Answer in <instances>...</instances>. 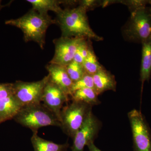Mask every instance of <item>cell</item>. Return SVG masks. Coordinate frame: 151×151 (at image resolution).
<instances>
[{"label": "cell", "instance_id": "cell-1", "mask_svg": "<svg viewBox=\"0 0 151 151\" xmlns=\"http://www.w3.org/2000/svg\"><path fill=\"white\" fill-rule=\"evenodd\" d=\"M86 11L80 6L73 8L63 9L57 14L56 24L60 27L61 37H81L96 41L103 40L89 26Z\"/></svg>", "mask_w": 151, "mask_h": 151}, {"label": "cell", "instance_id": "cell-2", "mask_svg": "<svg viewBox=\"0 0 151 151\" xmlns=\"http://www.w3.org/2000/svg\"><path fill=\"white\" fill-rule=\"evenodd\" d=\"M5 24L18 28L23 33L25 42H35L43 49L47 30L51 25L56 24V22L48 14H40L32 9L19 18L6 21Z\"/></svg>", "mask_w": 151, "mask_h": 151}, {"label": "cell", "instance_id": "cell-3", "mask_svg": "<svg viewBox=\"0 0 151 151\" xmlns=\"http://www.w3.org/2000/svg\"><path fill=\"white\" fill-rule=\"evenodd\" d=\"M14 119L33 132H37L42 127L60 126L56 116L41 103L22 106Z\"/></svg>", "mask_w": 151, "mask_h": 151}, {"label": "cell", "instance_id": "cell-4", "mask_svg": "<svg viewBox=\"0 0 151 151\" xmlns=\"http://www.w3.org/2000/svg\"><path fill=\"white\" fill-rule=\"evenodd\" d=\"M131 13L127 23L122 28L124 39L142 43L151 36V8L143 6Z\"/></svg>", "mask_w": 151, "mask_h": 151}, {"label": "cell", "instance_id": "cell-5", "mask_svg": "<svg viewBox=\"0 0 151 151\" xmlns=\"http://www.w3.org/2000/svg\"><path fill=\"white\" fill-rule=\"evenodd\" d=\"M92 106L84 103L72 101L62 108L60 116V127L68 137L72 138L91 112Z\"/></svg>", "mask_w": 151, "mask_h": 151}, {"label": "cell", "instance_id": "cell-6", "mask_svg": "<svg viewBox=\"0 0 151 151\" xmlns=\"http://www.w3.org/2000/svg\"><path fill=\"white\" fill-rule=\"evenodd\" d=\"M49 78L48 75L38 81H17L12 84V95L22 107L41 103L45 87Z\"/></svg>", "mask_w": 151, "mask_h": 151}, {"label": "cell", "instance_id": "cell-7", "mask_svg": "<svg viewBox=\"0 0 151 151\" xmlns=\"http://www.w3.org/2000/svg\"><path fill=\"white\" fill-rule=\"evenodd\" d=\"M133 136L134 151H151V131L145 118L136 109L128 113Z\"/></svg>", "mask_w": 151, "mask_h": 151}, {"label": "cell", "instance_id": "cell-8", "mask_svg": "<svg viewBox=\"0 0 151 151\" xmlns=\"http://www.w3.org/2000/svg\"><path fill=\"white\" fill-rule=\"evenodd\" d=\"M84 39L85 38L61 37L54 40L55 51L49 63L67 66L73 61L78 47Z\"/></svg>", "mask_w": 151, "mask_h": 151}, {"label": "cell", "instance_id": "cell-9", "mask_svg": "<svg viewBox=\"0 0 151 151\" xmlns=\"http://www.w3.org/2000/svg\"><path fill=\"white\" fill-rule=\"evenodd\" d=\"M101 126V122L91 112L73 138L71 151H84L85 146L94 142Z\"/></svg>", "mask_w": 151, "mask_h": 151}, {"label": "cell", "instance_id": "cell-10", "mask_svg": "<svg viewBox=\"0 0 151 151\" xmlns=\"http://www.w3.org/2000/svg\"><path fill=\"white\" fill-rule=\"evenodd\" d=\"M68 96L59 86L50 81L49 78L44 90L42 102L54 113L60 122L63 106L69 100Z\"/></svg>", "mask_w": 151, "mask_h": 151}, {"label": "cell", "instance_id": "cell-11", "mask_svg": "<svg viewBox=\"0 0 151 151\" xmlns=\"http://www.w3.org/2000/svg\"><path fill=\"white\" fill-rule=\"evenodd\" d=\"M49 80L70 96L73 82L68 76L65 66L49 63L46 65Z\"/></svg>", "mask_w": 151, "mask_h": 151}, {"label": "cell", "instance_id": "cell-12", "mask_svg": "<svg viewBox=\"0 0 151 151\" xmlns=\"http://www.w3.org/2000/svg\"><path fill=\"white\" fill-rule=\"evenodd\" d=\"M93 76L94 89L98 95L108 90L116 91L115 76L105 68L98 71Z\"/></svg>", "mask_w": 151, "mask_h": 151}, {"label": "cell", "instance_id": "cell-13", "mask_svg": "<svg viewBox=\"0 0 151 151\" xmlns=\"http://www.w3.org/2000/svg\"><path fill=\"white\" fill-rule=\"evenodd\" d=\"M142 44V57L140 70L142 92L145 81H149L151 75V36Z\"/></svg>", "mask_w": 151, "mask_h": 151}, {"label": "cell", "instance_id": "cell-14", "mask_svg": "<svg viewBox=\"0 0 151 151\" xmlns=\"http://www.w3.org/2000/svg\"><path fill=\"white\" fill-rule=\"evenodd\" d=\"M22 107V105L13 95L0 100L1 123L14 119Z\"/></svg>", "mask_w": 151, "mask_h": 151}, {"label": "cell", "instance_id": "cell-15", "mask_svg": "<svg viewBox=\"0 0 151 151\" xmlns=\"http://www.w3.org/2000/svg\"><path fill=\"white\" fill-rule=\"evenodd\" d=\"M34 151H67L69 147L68 143L58 144L41 138L37 132H33L31 138Z\"/></svg>", "mask_w": 151, "mask_h": 151}, {"label": "cell", "instance_id": "cell-16", "mask_svg": "<svg viewBox=\"0 0 151 151\" xmlns=\"http://www.w3.org/2000/svg\"><path fill=\"white\" fill-rule=\"evenodd\" d=\"M32 5V8L39 13L48 14L49 11L54 12L56 14L63 10L60 7L61 1L58 0H27Z\"/></svg>", "mask_w": 151, "mask_h": 151}, {"label": "cell", "instance_id": "cell-17", "mask_svg": "<svg viewBox=\"0 0 151 151\" xmlns=\"http://www.w3.org/2000/svg\"><path fill=\"white\" fill-rule=\"evenodd\" d=\"M70 96L72 101L82 102L92 106L101 103L98 99V94L92 88L78 89L73 92Z\"/></svg>", "mask_w": 151, "mask_h": 151}, {"label": "cell", "instance_id": "cell-18", "mask_svg": "<svg viewBox=\"0 0 151 151\" xmlns=\"http://www.w3.org/2000/svg\"><path fill=\"white\" fill-rule=\"evenodd\" d=\"M82 65L86 73L92 76L104 68L98 61L92 46L90 47L88 55Z\"/></svg>", "mask_w": 151, "mask_h": 151}, {"label": "cell", "instance_id": "cell-19", "mask_svg": "<svg viewBox=\"0 0 151 151\" xmlns=\"http://www.w3.org/2000/svg\"><path fill=\"white\" fill-rule=\"evenodd\" d=\"M65 68L68 76L73 83L81 79L86 73L82 64L74 60L65 66Z\"/></svg>", "mask_w": 151, "mask_h": 151}, {"label": "cell", "instance_id": "cell-20", "mask_svg": "<svg viewBox=\"0 0 151 151\" xmlns=\"http://www.w3.org/2000/svg\"><path fill=\"white\" fill-rule=\"evenodd\" d=\"M89 40L85 38L81 41L76 52L74 61L81 64L84 62L88 55L90 47L92 46Z\"/></svg>", "mask_w": 151, "mask_h": 151}, {"label": "cell", "instance_id": "cell-21", "mask_svg": "<svg viewBox=\"0 0 151 151\" xmlns=\"http://www.w3.org/2000/svg\"><path fill=\"white\" fill-rule=\"evenodd\" d=\"M84 88H92L94 89L92 76L86 73L81 79L73 83L70 90V95L76 90Z\"/></svg>", "mask_w": 151, "mask_h": 151}, {"label": "cell", "instance_id": "cell-22", "mask_svg": "<svg viewBox=\"0 0 151 151\" xmlns=\"http://www.w3.org/2000/svg\"><path fill=\"white\" fill-rule=\"evenodd\" d=\"M121 2L128 6L131 11V12L141 7L147 6L149 4V1H142V0L126 1H124V2Z\"/></svg>", "mask_w": 151, "mask_h": 151}, {"label": "cell", "instance_id": "cell-23", "mask_svg": "<svg viewBox=\"0 0 151 151\" xmlns=\"http://www.w3.org/2000/svg\"><path fill=\"white\" fill-rule=\"evenodd\" d=\"M12 83L0 84V100L12 95Z\"/></svg>", "mask_w": 151, "mask_h": 151}, {"label": "cell", "instance_id": "cell-24", "mask_svg": "<svg viewBox=\"0 0 151 151\" xmlns=\"http://www.w3.org/2000/svg\"><path fill=\"white\" fill-rule=\"evenodd\" d=\"M78 5L87 12V11L92 10V9L98 6V5H101V2H99V1L83 0L79 1Z\"/></svg>", "mask_w": 151, "mask_h": 151}, {"label": "cell", "instance_id": "cell-25", "mask_svg": "<svg viewBox=\"0 0 151 151\" xmlns=\"http://www.w3.org/2000/svg\"><path fill=\"white\" fill-rule=\"evenodd\" d=\"M87 147L89 148V151H102L94 145V142L90 143L87 145Z\"/></svg>", "mask_w": 151, "mask_h": 151}, {"label": "cell", "instance_id": "cell-26", "mask_svg": "<svg viewBox=\"0 0 151 151\" xmlns=\"http://www.w3.org/2000/svg\"><path fill=\"white\" fill-rule=\"evenodd\" d=\"M149 4L150 5V6L151 8V0H150V1H149Z\"/></svg>", "mask_w": 151, "mask_h": 151}, {"label": "cell", "instance_id": "cell-27", "mask_svg": "<svg viewBox=\"0 0 151 151\" xmlns=\"http://www.w3.org/2000/svg\"><path fill=\"white\" fill-rule=\"evenodd\" d=\"M1 9H0V10H1Z\"/></svg>", "mask_w": 151, "mask_h": 151}, {"label": "cell", "instance_id": "cell-28", "mask_svg": "<svg viewBox=\"0 0 151 151\" xmlns=\"http://www.w3.org/2000/svg\"><path fill=\"white\" fill-rule=\"evenodd\" d=\"M0 123H1V122H0Z\"/></svg>", "mask_w": 151, "mask_h": 151}]
</instances>
